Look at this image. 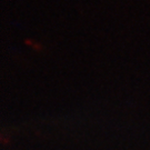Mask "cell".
Masks as SVG:
<instances>
[{
	"label": "cell",
	"instance_id": "cell-1",
	"mask_svg": "<svg viewBox=\"0 0 150 150\" xmlns=\"http://www.w3.org/2000/svg\"><path fill=\"white\" fill-rule=\"evenodd\" d=\"M25 42H26V45L30 46L32 49H35L36 51H39V52L43 51V49H45V47H43L41 43L37 42V41H33V40H30V39H26Z\"/></svg>",
	"mask_w": 150,
	"mask_h": 150
}]
</instances>
